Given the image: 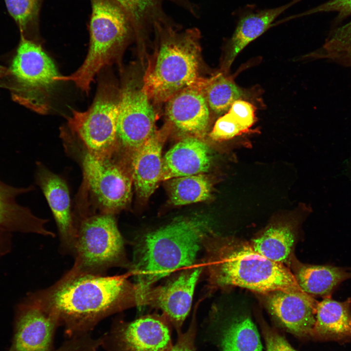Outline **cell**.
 Segmentation results:
<instances>
[{"instance_id":"obj_31","label":"cell","mask_w":351,"mask_h":351,"mask_svg":"<svg viewBox=\"0 0 351 351\" xmlns=\"http://www.w3.org/2000/svg\"><path fill=\"white\" fill-rule=\"evenodd\" d=\"M228 112L246 131L249 130L255 121L254 106L249 102L242 99L235 101Z\"/></svg>"},{"instance_id":"obj_16","label":"cell","mask_w":351,"mask_h":351,"mask_svg":"<svg viewBox=\"0 0 351 351\" xmlns=\"http://www.w3.org/2000/svg\"><path fill=\"white\" fill-rule=\"evenodd\" d=\"M38 178L57 223L61 245L75 253L77 228L72 217L67 185L58 176L44 168L39 169Z\"/></svg>"},{"instance_id":"obj_22","label":"cell","mask_w":351,"mask_h":351,"mask_svg":"<svg viewBox=\"0 0 351 351\" xmlns=\"http://www.w3.org/2000/svg\"><path fill=\"white\" fill-rule=\"evenodd\" d=\"M294 276L299 287L305 292L327 296L342 282L351 278V268L332 265H303Z\"/></svg>"},{"instance_id":"obj_36","label":"cell","mask_w":351,"mask_h":351,"mask_svg":"<svg viewBox=\"0 0 351 351\" xmlns=\"http://www.w3.org/2000/svg\"><path fill=\"white\" fill-rule=\"evenodd\" d=\"M325 58L332 59L348 66H351V47L328 54L326 55Z\"/></svg>"},{"instance_id":"obj_21","label":"cell","mask_w":351,"mask_h":351,"mask_svg":"<svg viewBox=\"0 0 351 351\" xmlns=\"http://www.w3.org/2000/svg\"><path fill=\"white\" fill-rule=\"evenodd\" d=\"M312 335L322 338L351 336V299L340 302L326 297L318 302Z\"/></svg>"},{"instance_id":"obj_34","label":"cell","mask_w":351,"mask_h":351,"mask_svg":"<svg viewBox=\"0 0 351 351\" xmlns=\"http://www.w3.org/2000/svg\"><path fill=\"white\" fill-rule=\"evenodd\" d=\"M195 325L192 324L186 332L179 333L176 343L168 351H195Z\"/></svg>"},{"instance_id":"obj_23","label":"cell","mask_w":351,"mask_h":351,"mask_svg":"<svg viewBox=\"0 0 351 351\" xmlns=\"http://www.w3.org/2000/svg\"><path fill=\"white\" fill-rule=\"evenodd\" d=\"M294 235L292 229L286 224L271 226L253 240V249L263 256L276 263L287 262L292 251Z\"/></svg>"},{"instance_id":"obj_20","label":"cell","mask_w":351,"mask_h":351,"mask_svg":"<svg viewBox=\"0 0 351 351\" xmlns=\"http://www.w3.org/2000/svg\"><path fill=\"white\" fill-rule=\"evenodd\" d=\"M257 12H249L241 16L228 45L223 68L228 71L239 53L250 43L263 34L273 22L284 11L297 2Z\"/></svg>"},{"instance_id":"obj_32","label":"cell","mask_w":351,"mask_h":351,"mask_svg":"<svg viewBox=\"0 0 351 351\" xmlns=\"http://www.w3.org/2000/svg\"><path fill=\"white\" fill-rule=\"evenodd\" d=\"M336 12L339 18L351 15V0H329L309 10L305 15L318 12Z\"/></svg>"},{"instance_id":"obj_7","label":"cell","mask_w":351,"mask_h":351,"mask_svg":"<svg viewBox=\"0 0 351 351\" xmlns=\"http://www.w3.org/2000/svg\"><path fill=\"white\" fill-rule=\"evenodd\" d=\"M119 98L120 88L113 78H100L89 108L73 110L68 118L70 129L97 157H111L117 150Z\"/></svg>"},{"instance_id":"obj_15","label":"cell","mask_w":351,"mask_h":351,"mask_svg":"<svg viewBox=\"0 0 351 351\" xmlns=\"http://www.w3.org/2000/svg\"><path fill=\"white\" fill-rule=\"evenodd\" d=\"M267 294L268 309L283 327L296 335H312L317 302L305 292L275 291Z\"/></svg>"},{"instance_id":"obj_35","label":"cell","mask_w":351,"mask_h":351,"mask_svg":"<svg viewBox=\"0 0 351 351\" xmlns=\"http://www.w3.org/2000/svg\"><path fill=\"white\" fill-rule=\"evenodd\" d=\"M52 351H90L87 341L83 338H70L56 350Z\"/></svg>"},{"instance_id":"obj_25","label":"cell","mask_w":351,"mask_h":351,"mask_svg":"<svg viewBox=\"0 0 351 351\" xmlns=\"http://www.w3.org/2000/svg\"><path fill=\"white\" fill-rule=\"evenodd\" d=\"M168 180L170 199L175 205L202 202L211 197V183L203 174L180 176Z\"/></svg>"},{"instance_id":"obj_5","label":"cell","mask_w":351,"mask_h":351,"mask_svg":"<svg viewBox=\"0 0 351 351\" xmlns=\"http://www.w3.org/2000/svg\"><path fill=\"white\" fill-rule=\"evenodd\" d=\"M91 2L90 44L85 60L73 73L55 78L58 82H72L87 93L96 76L119 58L133 25L126 12L114 0Z\"/></svg>"},{"instance_id":"obj_14","label":"cell","mask_w":351,"mask_h":351,"mask_svg":"<svg viewBox=\"0 0 351 351\" xmlns=\"http://www.w3.org/2000/svg\"><path fill=\"white\" fill-rule=\"evenodd\" d=\"M207 81L187 87L166 101V114L180 131L191 136H204L210 120L209 107L204 93Z\"/></svg>"},{"instance_id":"obj_3","label":"cell","mask_w":351,"mask_h":351,"mask_svg":"<svg viewBox=\"0 0 351 351\" xmlns=\"http://www.w3.org/2000/svg\"><path fill=\"white\" fill-rule=\"evenodd\" d=\"M208 245L207 267L210 281L215 286H237L264 293L304 292L283 264L260 254L251 245L230 240Z\"/></svg>"},{"instance_id":"obj_11","label":"cell","mask_w":351,"mask_h":351,"mask_svg":"<svg viewBox=\"0 0 351 351\" xmlns=\"http://www.w3.org/2000/svg\"><path fill=\"white\" fill-rule=\"evenodd\" d=\"M100 337L106 351H168L173 346L168 323L153 315L117 323Z\"/></svg>"},{"instance_id":"obj_33","label":"cell","mask_w":351,"mask_h":351,"mask_svg":"<svg viewBox=\"0 0 351 351\" xmlns=\"http://www.w3.org/2000/svg\"><path fill=\"white\" fill-rule=\"evenodd\" d=\"M267 351H296L281 335L272 330L264 332Z\"/></svg>"},{"instance_id":"obj_28","label":"cell","mask_w":351,"mask_h":351,"mask_svg":"<svg viewBox=\"0 0 351 351\" xmlns=\"http://www.w3.org/2000/svg\"><path fill=\"white\" fill-rule=\"evenodd\" d=\"M122 7L133 24L137 25L151 20L156 13L158 0H113Z\"/></svg>"},{"instance_id":"obj_24","label":"cell","mask_w":351,"mask_h":351,"mask_svg":"<svg viewBox=\"0 0 351 351\" xmlns=\"http://www.w3.org/2000/svg\"><path fill=\"white\" fill-rule=\"evenodd\" d=\"M222 351H262L257 328L249 317L234 319L223 330Z\"/></svg>"},{"instance_id":"obj_26","label":"cell","mask_w":351,"mask_h":351,"mask_svg":"<svg viewBox=\"0 0 351 351\" xmlns=\"http://www.w3.org/2000/svg\"><path fill=\"white\" fill-rule=\"evenodd\" d=\"M203 91L209 107L217 114L228 111L232 105L241 99L244 95L241 88L222 74L208 78Z\"/></svg>"},{"instance_id":"obj_27","label":"cell","mask_w":351,"mask_h":351,"mask_svg":"<svg viewBox=\"0 0 351 351\" xmlns=\"http://www.w3.org/2000/svg\"><path fill=\"white\" fill-rule=\"evenodd\" d=\"M8 13L17 25L20 35L37 41L42 0H4Z\"/></svg>"},{"instance_id":"obj_38","label":"cell","mask_w":351,"mask_h":351,"mask_svg":"<svg viewBox=\"0 0 351 351\" xmlns=\"http://www.w3.org/2000/svg\"><path fill=\"white\" fill-rule=\"evenodd\" d=\"M10 73L8 68L0 65V79L7 76Z\"/></svg>"},{"instance_id":"obj_30","label":"cell","mask_w":351,"mask_h":351,"mask_svg":"<svg viewBox=\"0 0 351 351\" xmlns=\"http://www.w3.org/2000/svg\"><path fill=\"white\" fill-rule=\"evenodd\" d=\"M247 131L228 112L217 119L209 136L214 140L224 141L232 139Z\"/></svg>"},{"instance_id":"obj_8","label":"cell","mask_w":351,"mask_h":351,"mask_svg":"<svg viewBox=\"0 0 351 351\" xmlns=\"http://www.w3.org/2000/svg\"><path fill=\"white\" fill-rule=\"evenodd\" d=\"M76 259L69 271L72 275H102L113 267L126 266L124 242L113 214L86 217L77 232Z\"/></svg>"},{"instance_id":"obj_6","label":"cell","mask_w":351,"mask_h":351,"mask_svg":"<svg viewBox=\"0 0 351 351\" xmlns=\"http://www.w3.org/2000/svg\"><path fill=\"white\" fill-rule=\"evenodd\" d=\"M0 79L12 99L40 114H47L59 76L52 59L38 41L20 35V41L8 68Z\"/></svg>"},{"instance_id":"obj_37","label":"cell","mask_w":351,"mask_h":351,"mask_svg":"<svg viewBox=\"0 0 351 351\" xmlns=\"http://www.w3.org/2000/svg\"><path fill=\"white\" fill-rule=\"evenodd\" d=\"M10 232L0 227V259L8 254L12 246Z\"/></svg>"},{"instance_id":"obj_29","label":"cell","mask_w":351,"mask_h":351,"mask_svg":"<svg viewBox=\"0 0 351 351\" xmlns=\"http://www.w3.org/2000/svg\"><path fill=\"white\" fill-rule=\"evenodd\" d=\"M351 47V21L333 31L315 56H323Z\"/></svg>"},{"instance_id":"obj_13","label":"cell","mask_w":351,"mask_h":351,"mask_svg":"<svg viewBox=\"0 0 351 351\" xmlns=\"http://www.w3.org/2000/svg\"><path fill=\"white\" fill-rule=\"evenodd\" d=\"M200 266L184 268L163 285L148 293L144 304L160 309L179 333L190 312L195 289L202 272Z\"/></svg>"},{"instance_id":"obj_17","label":"cell","mask_w":351,"mask_h":351,"mask_svg":"<svg viewBox=\"0 0 351 351\" xmlns=\"http://www.w3.org/2000/svg\"><path fill=\"white\" fill-rule=\"evenodd\" d=\"M166 137L164 130H156L143 145L133 152V183L137 195L142 199L148 198L161 181L162 149Z\"/></svg>"},{"instance_id":"obj_2","label":"cell","mask_w":351,"mask_h":351,"mask_svg":"<svg viewBox=\"0 0 351 351\" xmlns=\"http://www.w3.org/2000/svg\"><path fill=\"white\" fill-rule=\"evenodd\" d=\"M213 234L208 214L176 217L136 242L133 263L136 304H144L152 285L179 269L193 266L199 252Z\"/></svg>"},{"instance_id":"obj_12","label":"cell","mask_w":351,"mask_h":351,"mask_svg":"<svg viewBox=\"0 0 351 351\" xmlns=\"http://www.w3.org/2000/svg\"><path fill=\"white\" fill-rule=\"evenodd\" d=\"M15 331L8 351H52L57 319L27 298L16 312Z\"/></svg>"},{"instance_id":"obj_9","label":"cell","mask_w":351,"mask_h":351,"mask_svg":"<svg viewBox=\"0 0 351 351\" xmlns=\"http://www.w3.org/2000/svg\"><path fill=\"white\" fill-rule=\"evenodd\" d=\"M156 115L142 83L125 78L120 88L117 133L118 143L134 152L156 132Z\"/></svg>"},{"instance_id":"obj_1","label":"cell","mask_w":351,"mask_h":351,"mask_svg":"<svg viewBox=\"0 0 351 351\" xmlns=\"http://www.w3.org/2000/svg\"><path fill=\"white\" fill-rule=\"evenodd\" d=\"M28 298L54 316L69 338L88 334L104 318L136 304L135 286L123 275L67 273Z\"/></svg>"},{"instance_id":"obj_10","label":"cell","mask_w":351,"mask_h":351,"mask_svg":"<svg viewBox=\"0 0 351 351\" xmlns=\"http://www.w3.org/2000/svg\"><path fill=\"white\" fill-rule=\"evenodd\" d=\"M82 166L85 183L103 214H113L129 203L132 196V176L112 157L99 158L87 152Z\"/></svg>"},{"instance_id":"obj_4","label":"cell","mask_w":351,"mask_h":351,"mask_svg":"<svg viewBox=\"0 0 351 351\" xmlns=\"http://www.w3.org/2000/svg\"><path fill=\"white\" fill-rule=\"evenodd\" d=\"M200 47L195 30L170 31L161 39L142 79L151 100L166 102L179 91L200 84Z\"/></svg>"},{"instance_id":"obj_19","label":"cell","mask_w":351,"mask_h":351,"mask_svg":"<svg viewBox=\"0 0 351 351\" xmlns=\"http://www.w3.org/2000/svg\"><path fill=\"white\" fill-rule=\"evenodd\" d=\"M28 191L27 188L13 187L0 181V227L10 232L54 236L55 234L45 227L47 220L37 217L16 201L18 195Z\"/></svg>"},{"instance_id":"obj_18","label":"cell","mask_w":351,"mask_h":351,"mask_svg":"<svg viewBox=\"0 0 351 351\" xmlns=\"http://www.w3.org/2000/svg\"><path fill=\"white\" fill-rule=\"evenodd\" d=\"M211 160L209 148L205 142L197 137L185 138L165 154L161 181L203 174L209 170Z\"/></svg>"}]
</instances>
